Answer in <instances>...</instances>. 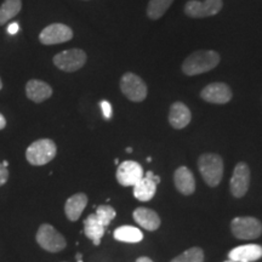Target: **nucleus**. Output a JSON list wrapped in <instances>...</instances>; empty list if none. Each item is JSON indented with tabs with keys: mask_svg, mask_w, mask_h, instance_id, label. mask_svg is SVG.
<instances>
[{
	"mask_svg": "<svg viewBox=\"0 0 262 262\" xmlns=\"http://www.w3.org/2000/svg\"><path fill=\"white\" fill-rule=\"evenodd\" d=\"M220 63V55L214 50H198L192 52L182 63V72L188 77L199 75L214 70Z\"/></svg>",
	"mask_w": 262,
	"mask_h": 262,
	"instance_id": "obj_1",
	"label": "nucleus"
},
{
	"mask_svg": "<svg viewBox=\"0 0 262 262\" xmlns=\"http://www.w3.org/2000/svg\"><path fill=\"white\" fill-rule=\"evenodd\" d=\"M202 178L210 187H216L224 178V160L215 153H205L198 159Z\"/></svg>",
	"mask_w": 262,
	"mask_h": 262,
	"instance_id": "obj_2",
	"label": "nucleus"
},
{
	"mask_svg": "<svg viewBox=\"0 0 262 262\" xmlns=\"http://www.w3.org/2000/svg\"><path fill=\"white\" fill-rule=\"evenodd\" d=\"M57 147L50 139H41L33 142L26 150V159L34 166H41L50 163L56 157Z\"/></svg>",
	"mask_w": 262,
	"mask_h": 262,
	"instance_id": "obj_3",
	"label": "nucleus"
},
{
	"mask_svg": "<svg viewBox=\"0 0 262 262\" xmlns=\"http://www.w3.org/2000/svg\"><path fill=\"white\" fill-rule=\"evenodd\" d=\"M37 243L49 253H58L67 247L63 235L49 224H42L37 232Z\"/></svg>",
	"mask_w": 262,
	"mask_h": 262,
	"instance_id": "obj_4",
	"label": "nucleus"
},
{
	"mask_svg": "<svg viewBox=\"0 0 262 262\" xmlns=\"http://www.w3.org/2000/svg\"><path fill=\"white\" fill-rule=\"evenodd\" d=\"M88 56L84 50L80 49H71V50H64L60 54L54 56V64L58 70L72 73V72L79 71L86 63Z\"/></svg>",
	"mask_w": 262,
	"mask_h": 262,
	"instance_id": "obj_5",
	"label": "nucleus"
},
{
	"mask_svg": "<svg viewBox=\"0 0 262 262\" xmlns=\"http://www.w3.org/2000/svg\"><path fill=\"white\" fill-rule=\"evenodd\" d=\"M120 90L133 102H142L147 97V85L139 75L127 72L120 79Z\"/></svg>",
	"mask_w": 262,
	"mask_h": 262,
	"instance_id": "obj_6",
	"label": "nucleus"
},
{
	"mask_svg": "<svg viewBox=\"0 0 262 262\" xmlns=\"http://www.w3.org/2000/svg\"><path fill=\"white\" fill-rule=\"evenodd\" d=\"M232 233L235 238L250 241L256 239L262 233V224L255 217H235L231 222Z\"/></svg>",
	"mask_w": 262,
	"mask_h": 262,
	"instance_id": "obj_7",
	"label": "nucleus"
},
{
	"mask_svg": "<svg viewBox=\"0 0 262 262\" xmlns=\"http://www.w3.org/2000/svg\"><path fill=\"white\" fill-rule=\"evenodd\" d=\"M224 2L222 0H189L185 5V14L191 18H203L217 15L221 11Z\"/></svg>",
	"mask_w": 262,
	"mask_h": 262,
	"instance_id": "obj_8",
	"label": "nucleus"
},
{
	"mask_svg": "<svg viewBox=\"0 0 262 262\" xmlns=\"http://www.w3.org/2000/svg\"><path fill=\"white\" fill-rule=\"evenodd\" d=\"M73 38V31L63 24H52L42 29L39 40L42 45H55L70 41Z\"/></svg>",
	"mask_w": 262,
	"mask_h": 262,
	"instance_id": "obj_9",
	"label": "nucleus"
},
{
	"mask_svg": "<svg viewBox=\"0 0 262 262\" xmlns=\"http://www.w3.org/2000/svg\"><path fill=\"white\" fill-rule=\"evenodd\" d=\"M145 176L142 166L134 160H125L120 163L117 169V181L124 187L135 186Z\"/></svg>",
	"mask_w": 262,
	"mask_h": 262,
	"instance_id": "obj_10",
	"label": "nucleus"
},
{
	"mask_svg": "<svg viewBox=\"0 0 262 262\" xmlns=\"http://www.w3.org/2000/svg\"><path fill=\"white\" fill-rule=\"evenodd\" d=\"M249 185H250V170L245 163H238L235 165L233 175H232L231 192L235 198H242L248 192Z\"/></svg>",
	"mask_w": 262,
	"mask_h": 262,
	"instance_id": "obj_11",
	"label": "nucleus"
},
{
	"mask_svg": "<svg viewBox=\"0 0 262 262\" xmlns=\"http://www.w3.org/2000/svg\"><path fill=\"white\" fill-rule=\"evenodd\" d=\"M201 97L209 103L225 104L232 100V90L225 83H212L202 90Z\"/></svg>",
	"mask_w": 262,
	"mask_h": 262,
	"instance_id": "obj_12",
	"label": "nucleus"
},
{
	"mask_svg": "<svg viewBox=\"0 0 262 262\" xmlns=\"http://www.w3.org/2000/svg\"><path fill=\"white\" fill-rule=\"evenodd\" d=\"M262 257V247L257 244L242 245L232 249L228 253V258L235 262H253Z\"/></svg>",
	"mask_w": 262,
	"mask_h": 262,
	"instance_id": "obj_13",
	"label": "nucleus"
},
{
	"mask_svg": "<svg viewBox=\"0 0 262 262\" xmlns=\"http://www.w3.org/2000/svg\"><path fill=\"white\" fill-rule=\"evenodd\" d=\"M26 95L35 103H41L51 97L52 88L42 80L32 79L26 84Z\"/></svg>",
	"mask_w": 262,
	"mask_h": 262,
	"instance_id": "obj_14",
	"label": "nucleus"
},
{
	"mask_svg": "<svg viewBox=\"0 0 262 262\" xmlns=\"http://www.w3.org/2000/svg\"><path fill=\"white\" fill-rule=\"evenodd\" d=\"M191 111L185 103L175 102L171 104L169 112V123L173 129H183L191 123Z\"/></svg>",
	"mask_w": 262,
	"mask_h": 262,
	"instance_id": "obj_15",
	"label": "nucleus"
},
{
	"mask_svg": "<svg viewBox=\"0 0 262 262\" xmlns=\"http://www.w3.org/2000/svg\"><path fill=\"white\" fill-rule=\"evenodd\" d=\"M175 187L180 193L185 195L192 194L195 191V180L191 170L187 166H180L173 173Z\"/></svg>",
	"mask_w": 262,
	"mask_h": 262,
	"instance_id": "obj_16",
	"label": "nucleus"
},
{
	"mask_svg": "<svg viewBox=\"0 0 262 262\" xmlns=\"http://www.w3.org/2000/svg\"><path fill=\"white\" fill-rule=\"evenodd\" d=\"M88 205V196L84 193H77L67 199L64 204V212L68 220L77 221Z\"/></svg>",
	"mask_w": 262,
	"mask_h": 262,
	"instance_id": "obj_17",
	"label": "nucleus"
},
{
	"mask_svg": "<svg viewBox=\"0 0 262 262\" xmlns=\"http://www.w3.org/2000/svg\"><path fill=\"white\" fill-rule=\"evenodd\" d=\"M134 220L147 231H156L160 227V217L155 210L147 208H137L134 211Z\"/></svg>",
	"mask_w": 262,
	"mask_h": 262,
	"instance_id": "obj_18",
	"label": "nucleus"
},
{
	"mask_svg": "<svg viewBox=\"0 0 262 262\" xmlns=\"http://www.w3.org/2000/svg\"><path fill=\"white\" fill-rule=\"evenodd\" d=\"M104 229H106V227L100 224L95 214H90L84 220V233L88 238L93 241L95 245H100L101 239L104 234Z\"/></svg>",
	"mask_w": 262,
	"mask_h": 262,
	"instance_id": "obj_19",
	"label": "nucleus"
},
{
	"mask_svg": "<svg viewBox=\"0 0 262 262\" xmlns=\"http://www.w3.org/2000/svg\"><path fill=\"white\" fill-rule=\"evenodd\" d=\"M157 191V183L152 179L143 176L139 182L134 186V195L140 202H148L153 198Z\"/></svg>",
	"mask_w": 262,
	"mask_h": 262,
	"instance_id": "obj_20",
	"label": "nucleus"
},
{
	"mask_svg": "<svg viewBox=\"0 0 262 262\" xmlns=\"http://www.w3.org/2000/svg\"><path fill=\"white\" fill-rule=\"evenodd\" d=\"M114 238L124 243H139L143 239V233L133 226H122L114 231Z\"/></svg>",
	"mask_w": 262,
	"mask_h": 262,
	"instance_id": "obj_21",
	"label": "nucleus"
},
{
	"mask_svg": "<svg viewBox=\"0 0 262 262\" xmlns=\"http://www.w3.org/2000/svg\"><path fill=\"white\" fill-rule=\"evenodd\" d=\"M22 9V0H5L0 5V26L8 24L11 18L19 14Z\"/></svg>",
	"mask_w": 262,
	"mask_h": 262,
	"instance_id": "obj_22",
	"label": "nucleus"
},
{
	"mask_svg": "<svg viewBox=\"0 0 262 262\" xmlns=\"http://www.w3.org/2000/svg\"><path fill=\"white\" fill-rule=\"evenodd\" d=\"M173 0H149L147 5V16L150 19H158L168 11Z\"/></svg>",
	"mask_w": 262,
	"mask_h": 262,
	"instance_id": "obj_23",
	"label": "nucleus"
},
{
	"mask_svg": "<svg viewBox=\"0 0 262 262\" xmlns=\"http://www.w3.org/2000/svg\"><path fill=\"white\" fill-rule=\"evenodd\" d=\"M170 262H204V253L201 248H191Z\"/></svg>",
	"mask_w": 262,
	"mask_h": 262,
	"instance_id": "obj_24",
	"label": "nucleus"
},
{
	"mask_svg": "<svg viewBox=\"0 0 262 262\" xmlns=\"http://www.w3.org/2000/svg\"><path fill=\"white\" fill-rule=\"evenodd\" d=\"M95 215H96L97 220L100 221V224L104 226V227H107V226L112 222L113 219L116 217L117 212L111 205H100L96 209Z\"/></svg>",
	"mask_w": 262,
	"mask_h": 262,
	"instance_id": "obj_25",
	"label": "nucleus"
},
{
	"mask_svg": "<svg viewBox=\"0 0 262 262\" xmlns=\"http://www.w3.org/2000/svg\"><path fill=\"white\" fill-rule=\"evenodd\" d=\"M100 106H101V110H102L104 119H111V117H112V106H111V103L108 102V101L103 100L101 101Z\"/></svg>",
	"mask_w": 262,
	"mask_h": 262,
	"instance_id": "obj_26",
	"label": "nucleus"
},
{
	"mask_svg": "<svg viewBox=\"0 0 262 262\" xmlns=\"http://www.w3.org/2000/svg\"><path fill=\"white\" fill-rule=\"evenodd\" d=\"M9 170L8 168H5L3 164H0V187H2L3 185H5L6 182H8L9 180Z\"/></svg>",
	"mask_w": 262,
	"mask_h": 262,
	"instance_id": "obj_27",
	"label": "nucleus"
},
{
	"mask_svg": "<svg viewBox=\"0 0 262 262\" xmlns=\"http://www.w3.org/2000/svg\"><path fill=\"white\" fill-rule=\"evenodd\" d=\"M18 31H19V25L17 24V22H12V24H10V26L8 27L9 34L15 35Z\"/></svg>",
	"mask_w": 262,
	"mask_h": 262,
	"instance_id": "obj_28",
	"label": "nucleus"
},
{
	"mask_svg": "<svg viewBox=\"0 0 262 262\" xmlns=\"http://www.w3.org/2000/svg\"><path fill=\"white\" fill-rule=\"evenodd\" d=\"M6 126V119L5 117L0 113V130H3Z\"/></svg>",
	"mask_w": 262,
	"mask_h": 262,
	"instance_id": "obj_29",
	"label": "nucleus"
},
{
	"mask_svg": "<svg viewBox=\"0 0 262 262\" xmlns=\"http://www.w3.org/2000/svg\"><path fill=\"white\" fill-rule=\"evenodd\" d=\"M136 262H153L152 260H150L149 257H146V256H142V257H139L136 260Z\"/></svg>",
	"mask_w": 262,
	"mask_h": 262,
	"instance_id": "obj_30",
	"label": "nucleus"
},
{
	"mask_svg": "<svg viewBox=\"0 0 262 262\" xmlns=\"http://www.w3.org/2000/svg\"><path fill=\"white\" fill-rule=\"evenodd\" d=\"M3 164V165H4L5 166V168H8V165H9V163H8V160H4V162H3L2 163Z\"/></svg>",
	"mask_w": 262,
	"mask_h": 262,
	"instance_id": "obj_31",
	"label": "nucleus"
},
{
	"mask_svg": "<svg viewBox=\"0 0 262 262\" xmlns=\"http://www.w3.org/2000/svg\"><path fill=\"white\" fill-rule=\"evenodd\" d=\"M126 152H127V153H131V152H133V148H130V147H127Z\"/></svg>",
	"mask_w": 262,
	"mask_h": 262,
	"instance_id": "obj_32",
	"label": "nucleus"
},
{
	"mask_svg": "<svg viewBox=\"0 0 262 262\" xmlns=\"http://www.w3.org/2000/svg\"><path fill=\"white\" fill-rule=\"evenodd\" d=\"M3 89V83H2V79H0V90Z\"/></svg>",
	"mask_w": 262,
	"mask_h": 262,
	"instance_id": "obj_33",
	"label": "nucleus"
},
{
	"mask_svg": "<svg viewBox=\"0 0 262 262\" xmlns=\"http://www.w3.org/2000/svg\"><path fill=\"white\" fill-rule=\"evenodd\" d=\"M225 262H235V261H232V260H227V261H225Z\"/></svg>",
	"mask_w": 262,
	"mask_h": 262,
	"instance_id": "obj_34",
	"label": "nucleus"
},
{
	"mask_svg": "<svg viewBox=\"0 0 262 262\" xmlns=\"http://www.w3.org/2000/svg\"><path fill=\"white\" fill-rule=\"evenodd\" d=\"M78 262H83V260H81V258H80V260H77Z\"/></svg>",
	"mask_w": 262,
	"mask_h": 262,
	"instance_id": "obj_35",
	"label": "nucleus"
}]
</instances>
